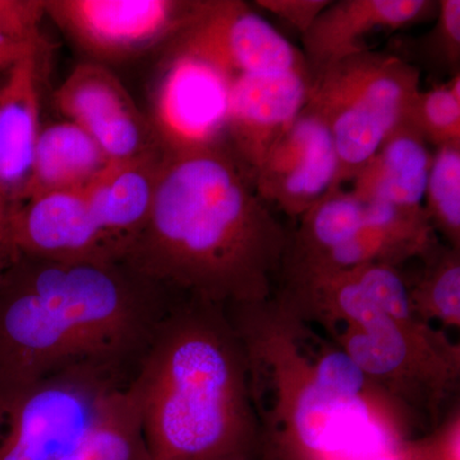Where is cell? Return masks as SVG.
<instances>
[{"instance_id":"cell-1","label":"cell","mask_w":460,"mask_h":460,"mask_svg":"<svg viewBox=\"0 0 460 460\" xmlns=\"http://www.w3.org/2000/svg\"><path fill=\"white\" fill-rule=\"evenodd\" d=\"M290 233L228 144L164 156L146 222L123 262L172 295L223 305L274 295Z\"/></svg>"},{"instance_id":"cell-2","label":"cell","mask_w":460,"mask_h":460,"mask_svg":"<svg viewBox=\"0 0 460 460\" xmlns=\"http://www.w3.org/2000/svg\"><path fill=\"white\" fill-rule=\"evenodd\" d=\"M174 299L126 262L11 253L0 269V386L68 372L131 380Z\"/></svg>"},{"instance_id":"cell-3","label":"cell","mask_w":460,"mask_h":460,"mask_svg":"<svg viewBox=\"0 0 460 460\" xmlns=\"http://www.w3.org/2000/svg\"><path fill=\"white\" fill-rule=\"evenodd\" d=\"M131 381L150 460L259 456L246 353L223 305L175 298Z\"/></svg>"},{"instance_id":"cell-4","label":"cell","mask_w":460,"mask_h":460,"mask_svg":"<svg viewBox=\"0 0 460 460\" xmlns=\"http://www.w3.org/2000/svg\"><path fill=\"white\" fill-rule=\"evenodd\" d=\"M246 353L265 460H368L407 440L392 422L341 396L326 376L329 339L280 298L226 307Z\"/></svg>"},{"instance_id":"cell-5","label":"cell","mask_w":460,"mask_h":460,"mask_svg":"<svg viewBox=\"0 0 460 460\" xmlns=\"http://www.w3.org/2000/svg\"><path fill=\"white\" fill-rule=\"evenodd\" d=\"M338 345L414 423L431 431L459 402L460 347L417 317L376 314L330 332Z\"/></svg>"},{"instance_id":"cell-6","label":"cell","mask_w":460,"mask_h":460,"mask_svg":"<svg viewBox=\"0 0 460 460\" xmlns=\"http://www.w3.org/2000/svg\"><path fill=\"white\" fill-rule=\"evenodd\" d=\"M420 71L384 51H366L311 75L307 105L323 118L338 156L337 189L401 123L420 90Z\"/></svg>"},{"instance_id":"cell-7","label":"cell","mask_w":460,"mask_h":460,"mask_svg":"<svg viewBox=\"0 0 460 460\" xmlns=\"http://www.w3.org/2000/svg\"><path fill=\"white\" fill-rule=\"evenodd\" d=\"M127 383L99 372H68L0 386V460L62 459L102 399Z\"/></svg>"},{"instance_id":"cell-8","label":"cell","mask_w":460,"mask_h":460,"mask_svg":"<svg viewBox=\"0 0 460 460\" xmlns=\"http://www.w3.org/2000/svg\"><path fill=\"white\" fill-rule=\"evenodd\" d=\"M232 84L219 66L168 47L150 119L165 156L189 155L226 144Z\"/></svg>"},{"instance_id":"cell-9","label":"cell","mask_w":460,"mask_h":460,"mask_svg":"<svg viewBox=\"0 0 460 460\" xmlns=\"http://www.w3.org/2000/svg\"><path fill=\"white\" fill-rule=\"evenodd\" d=\"M202 0H50L45 13L93 62H115L168 45Z\"/></svg>"},{"instance_id":"cell-10","label":"cell","mask_w":460,"mask_h":460,"mask_svg":"<svg viewBox=\"0 0 460 460\" xmlns=\"http://www.w3.org/2000/svg\"><path fill=\"white\" fill-rule=\"evenodd\" d=\"M166 47L213 63L233 81L246 75L308 72L302 51L239 0L202 2L190 25Z\"/></svg>"},{"instance_id":"cell-11","label":"cell","mask_w":460,"mask_h":460,"mask_svg":"<svg viewBox=\"0 0 460 460\" xmlns=\"http://www.w3.org/2000/svg\"><path fill=\"white\" fill-rule=\"evenodd\" d=\"M54 96L60 113L89 133L109 162L164 155L150 120L145 119L126 87L102 63L75 66Z\"/></svg>"},{"instance_id":"cell-12","label":"cell","mask_w":460,"mask_h":460,"mask_svg":"<svg viewBox=\"0 0 460 460\" xmlns=\"http://www.w3.org/2000/svg\"><path fill=\"white\" fill-rule=\"evenodd\" d=\"M338 156L328 126L307 104L274 142L255 172L266 204L299 217L337 190Z\"/></svg>"},{"instance_id":"cell-13","label":"cell","mask_w":460,"mask_h":460,"mask_svg":"<svg viewBox=\"0 0 460 460\" xmlns=\"http://www.w3.org/2000/svg\"><path fill=\"white\" fill-rule=\"evenodd\" d=\"M0 237L13 255L117 261L84 190H54L27 199L4 217Z\"/></svg>"},{"instance_id":"cell-14","label":"cell","mask_w":460,"mask_h":460,"mask_svg":"<svg viewBox=\"0 0 460 460\" xmlns=\"http://www.w3.org/2000/svg\"><path fill=\"white\" fill-rule=\"evenodd\" d=\"M310 74L302 71L241 75L230 90L226 144L256 172L274 142L307 104Z\"/></svg>"},{"instance_id":"cell-15","label":"cell","mask_w":460,"mask_h":460,"mask_svg":"<svg viewBox=\"0 0 460 460\" xmlns=\"http://www.w3.org/2000/svg\"><path fill=\"white\" fill-rule=\"evenodd\" d=\"M438 12L432 0H338L317 17L302 36L311 75L330 66L372 50L367 39L423 22Z\"/></svg>"},{"instance_id":"cell-16","label":"cell","mask_w":460,"mask_h":460,"mask_svg":"<svg viewBox=\"0 0 460 460\" xmlns=\"http://www.w3.org/2000/svg\"><path fill=\"white\" fill-rule=\"evenodd\" d=\"M41 49L17 63L0 89V224L25 190L41 131Z\"/></svg>"},{"instance_id":"cell-17","label":"cell","mask_w":460,"mask_h":460,"mask_svg":"<svg viewBox=\"0 0 460 460\" xmlns=\"http://www.w3.org/2000/svg\"><path fill=\"white\" fill-rule=\"evenodd\" d=\"M165 155L109 163L84 190L91 211L117 261L146 222Z\"/></svg>"},{"instance_id":"cell-18","label":"cell","mask_w":460,"mask_h":460,"mask_svg":"<svg viewBox=\"0 0 460 460\" xmlns=\"http://www.w3.org/2000/svg\"><path fill=\"white\" fill-rule=\"evenodd\" d=\"M428 145L422 135L402 118L357 172L352 192L362 201L423 208L432 160Z\"/></svg>"},{"instance_id":"cell-19","label":"cell","mask_w":460,"mask_h":460,"mask_svg":"<svg viewBox=\"0 0 460 460\" xmlns=\"http://www.w3.org/2000/svg\"><path fill=\"white\" fill-rule=\"evenodd\" d=\"M109 163L98 144L77 124L68 120L51 124L39 133L31 172L18 204L41 193L86 189Z\"/></svg>"},{"instance_id":"cell-20","label":"cell","mask_w":460,"mask_h":460,"mask_svg":"<svg viewBox=\"0 0 460 460\" xmlns=\"http://www.w3.org/2000/svg\"><path fill=\"white\" fill-rule=\"evenodd\" d=\"M363 226L365 206L361 199L352 190H330L302 215L298 229L290 233L279 278L314 268L350 241Z\"/></svg>"},{"instance_id":"cell-21","label":"cell","mask_w":460,"mask_h":460,"mask_svg":"<svg viewBox=\"0 0 460 460\" xmlns=\"http://www.w3.org/2000/svg\"><path fill=\"white\" fill-rule=\"evenodd\" d=\"M60 460H150L137 390L132 381L114 387Z\"/></svg>"},{"instance_id":"cell-22","label":"cell","mask_w":460,"mask_h":460,"mask_svg":"<svg viewBox=\"0 0 460 460\" xmlns=\"http://www.w3.org/2000/svg\"><path fill=\"white\" fill-rule=\"evenodd\" d=\"M419 260V272L404 275L411 313L423 323L459 329L460 251L438 241Z\"/></svg>"},{"instance_id":"cell-23","label":"cell","mask_w":460,"mask_h":460,"mask_svg":"<svg viewBox=\"0 0 460 460\" xmlns=\"http://www.w3.org/2000/svg\"><path fill=\"white\" fill-rule=\"evenodd\" d=\"M435 25L419 38L394 39L392 54L404 62L431 71L453 75L460 74V2H438Z\"/></svg>"},{"instance_id":"cell-24","label":"cell","mask_w":460,"mask_h":460,"mask_svg":"<svg viewBox=\"0 0 460 460\" xmlns=\"http://www.w3.org/2000/svg\"><path fill=\"white\" fill-rule=\"evenodd\" d=\"M423 208L436 234L460 251V144L436 147Z\"/></svg>"},{"instance_id":"cell-25","label":"cell","mask_w":460,"mask_h":460,"mask_svg":"<svg viewBox=\"0 0 460 460\" xmlns=\"http://www.w3.org/2000/svg\"><path fill=\"white\" fill-rule=\"evenodd\" d=\"M404 119L435 147L460 144V74L429 90H420Z\"/></svg>"},{"instance_id":"cell-26","label":"cell","mask_w":460,"mask_h":460,"mask_svg":"<svg viewBox=\"0 0 460 460\" xmlns=\"http://www.w3.org/2000/svg\"><path fill=\"white\" fill-rule=\"evenodd\" d=\"M459 404L441 425L422 438H410L368 460H460Z\"/></svg>"},{"instance_id":"cell-27","label":"cell","mask_w":460,"mask_h":460,"mask_svg":"<svg viewBox=\"0 0 460 460\" xmlns=\"http://www.w3.org/2000/svg\"><path fill=\"white\" fill-rule=\"evenodd\" d=\"M44 16V2L0 0V33L20 44H42L40 23Z\"/></svg>"},{"instance_id":"cell-28","label":"cell","mask_w":460,"mask_h":460,"mask_svg":"<svg viewBox=\"0 0 460 460\" xmlns=\"http://www.w3.org/2000/svg\"><path fill=\"white\" fill-rule=\"evenodd\" d=\"M330 2L332 0H256L255 4L304 36Z\"/></svg>"},{"instance_id":"cell-29","label":"cell","mask_w":460,"mask_h":460,"mask_svg":"<svg viewBox=\"0 0 460 460\" xmlns=\"http://www.w3.org/2000/svg\"><path fill=\"white\" fill-rule=\"evenodd\" d=\"M42 47L44 42L39 45L20 44L0 33V74L2 72L8 74L23 58L31 54L32 51L41 49Z\"/></svg>"},{"instance_id":"cell-30","label":"cell","mask_w":460,"mask_h":460,"mask_svg":"<svg viewBox=\"0 0 460 460\" xmlns=\"http://www.w3.org/2000/svg\"><path fill=\"white\" fill-rule=\"evenodd\" d=\"M8 251L7 248L4 247V244L0 241V269L5 265V262L8 261Z\"/></svg>"},{"instance_id":"cell-31","label":"cell","mask_w":460,"mask_h":460,"mask_svg":"<svg viewBox=\"0 0 460 460\" xmlns=\"http://www.w3.org/2000/svg\"><path fill=\"white\" fill-rule=\"evenodd\" d=\"M220 460H256V458H250V456H235V458H226Z\"/></svg>"},{"instance_id":"cell-32","label":"cell","mask_w":460,"mask_h":460,"mask_svg":"<svg viewBox=\"0 0 460 460\" xmlns=\"http://www.w3.org/2000/svg\"><path fill=\"white\" fill-rule=\"evenodd\" d=\"M0 229H2V226H0Z\"/></svg>"}]
</instances>
